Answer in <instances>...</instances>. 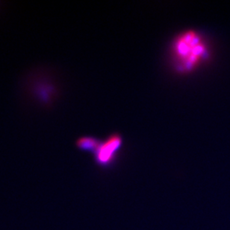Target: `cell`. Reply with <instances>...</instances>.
I'll return each mask as SVG.
<instances>
[{"label": "cell", "instance_id": "obj_3", "mask_svg": "<svg viewBox=\"0 0 230 230\" xmlns=\"http://www.w3.org/2000/svg\"><path fill=\"white\" fill-rule=\"evenodd\" d=\"M102 140L93 136H82L77 139L76 142V147L79 150L85 152L94 154L99 146Z\"/></svg>", "mask_w": 230, "mask_h": 230}, {"label": "cell", "instance_id": "obj_2", "mask_svg": "<svg viewBox=\"0 0 230 230\" xmlns=\"http://www.w3.org/2000/svg\"><path fill=\"white\" fill-rule=\"evenodd\" d=\"M123 137L118 133L111 135L102 141L93 154L95 163L102 168H109L115 165L123 148Z\"/></svg>", "mask_w": 230, "mask_h": 230}, {"label": "cell", "instance_id": "obj_1", "mask_svg": "<svg viewBox=\"0 0 230 230\" xmlns=\"http://www.w3.org/2000/svg\"><path fill=\"white\" fill-rule=\"evenodd\" d=\"M170 53L175 70L181 74L193 72L209 56L207 44L201 34L194 30L183 31L176 36Z\"/></svg>", "mask_w": 230, "mask_h": 230}]
</instances>
